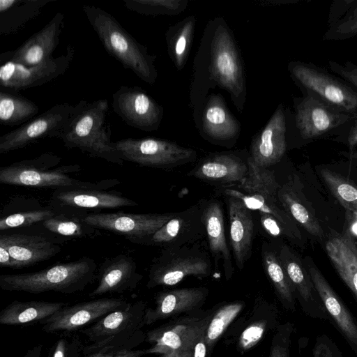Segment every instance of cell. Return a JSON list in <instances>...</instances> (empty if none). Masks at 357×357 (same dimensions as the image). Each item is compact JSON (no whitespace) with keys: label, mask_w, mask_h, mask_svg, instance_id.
<instances>
[{"label":"cell","mask_w":357,"mask_h":357,"mask_svg":"<svg viewBox=\"0 0 357 357\" xmlns=\"http://www.w3.org/2000/svg\"><path fill=\"white\" fill-rule=\"evenodd\" d=\"M204 336L196 344L194 349L193 357L206 356L207 345L205 342Z\"/></svg>","instance_id":"9f6ffc18"},{"label":"cell","mask_w":357,"mask_h":357,"mask_svg":"<svg viewBox=\"0 0 357 357\" xmlns=\"http://www.w3.org/2000/svg\"><path fill=\"white\" fill-rule=\"evenodd\" d=\"M278 199L285 211L309 234L322 237L324 232L312 210L304 201L303 195L294 181L280 185Z\"/></svg>","instance_id":"4dcf8cb0"},{"label":"cell","mask_w":357,"mask_h":357,"mask_svg":"<svg viewBox=\"0 0 357 357\" xmlns=\"http://www.w3.org/2000/svg\"><path fill=\"white\" fill-rule=\"evenodd\" d=\"M212 272L210 254L199 243L162 248L150 266L147 287L173 286L188 276L206 278Z\"/></svg>","instance_id":"52a82bcc"},{"label":"cell","mask_w":357,"mask_h":357,"mask_svg":"<svg viewBox=\"0 0 357 357\" xmlns=\"http://www.w3.org/2000/svg\"><path fill=\"white\" fill-rule=\"evenodd\" d=\"M356 0H335L331 4L327 20L329 27L341 20L351 9Z\"/></svg>","instance_id":"816d5d0a"},{"label":"cell","mask_w":357,"mask_h":357,"mask_svg":"<svg viewBox=\"0 0 357 357\" xmlns=\"http://www.w3.org/2000/svg\"><path fill=\"white\" fill-rule=\"evenodd\" d=\"M74 55V47L68 45L66 54L36 65L26 66L13 61L3 63L0 66L1 87L16 92L45 84L66 72Z\"/></svg>","instance_id":"4fadbf2b"},{"label":"cell","mask_w":357,"mask_h":357,"mask_svg":"<svg viewBox=\"0 0 357 357\" xmlns=\"http://www.w3.org/2000/svg\"><path fill=\"white\" fill-rule=\"evenodd\" d=\"M109 103L107 99L80 100L59 134L64 146L78 149L89 156L123 165V160L111 139Z\"/></svg>","instance_id":"7a4b0ae2"},{"label":"cell","mask_w":357,"mask_h":357,"mask_svg":"<svg viewBox=\"0 0 357 357\" xmlns=\"http://www.w3.org/2000/svg\"><path fill=\"white\" fill-rule=\"evenodd\" d=\"M43 345L37 344L28 350L24 357H41Z\"/></svg>","instance_id":"6f0895ef"},{"label":"cell","mask_w":357,"mask_h":357,"mask_svg":"<svg viewBox=\"0 0 357 357\" xmlns=\"http://www.w3.org/2000/svg\"><path fill=\"white\" fill-rule=\"evenodd\" d=\"M199 202L202 210L209 254L216 267L221 264L225 278L229 280L234 273L235 266L226 236L222 203L215 198L202 199Z\"/></svg>","instance_id":"603a6c76"},{"label":"cell","mask_w":357,"mask_h":357,"mask_svg":"<svg viewBox=\"0 0 357 357\" xmlns=\"http://www.w3.org/2000/svg\"><path fill=\"white\" fill-rule=\"evenodd\" d=\"M357 36V0L348 13L333 25L327 27L322 40H344Z\"/></svg>","instance_id":"b9f144b4"},{"label":"cell","mask_w":357,"mask_h":357,"mask_svg":"<svg viewBox=\"0 0 357 357\" xmlns=\"http://www.w3.org/2000/svg\"><path fill=\"white\" fill-rule=\"evenodd\" d=\"M74 105L56 104L17 128L0 137V153L24 148L44 138H58Z\"/></svg>","instance_id":"8fae6325"},{"label":"cell","mask_w":357,"mask_h":357,"mask_svg":"<svg viewBox=\"0 0 357 357\" xmlns=\"http://www.w3.org/2000/svg\"><path fill=\"white\" fill-rule=\"evenodd\" d=\"M142 278L134 259L123 254L119 255L107 259L102 264L98 285L89 296L131 291L136 288Z\"/></svg>","instance_id":"83f0119b"},{"label":"cell","mask_w":357,"mask_h":357,"mask_svg":"<svg viewBox=\"0 0 357 357\" xmlns=\"http://www.w3.org/2000/svg\"><path fill=\"white\" fill-rule=\"evenodd\" d=\"M0 265L1 267H10L14 268L24 267L22 263L14 259L8 251L1 245H0Z\"/></svg>","instance_id":"db71d44e"},{"label":"cell","mask_w":357,"mask_h":357,"mask_svg":"<svg viewBox=\"0 0 357 357\" xmlns=\"http://www.w3.org/2000/svg\"><path fill=\"white\" fill-rule=\"evenodd\" d=\"M266 327V323L264 321L250 324L240 336L239 348L243 351H246L257 344L263 337Z\"/></svg>","instance_id":"7dc6e473"},{"label":"cell","mask_w":357,"mask_h":357,"mask_svg":"<svg viewBox=\"0 0 357 357\" xmlns=\"http://www.w3.org/2000/svg\"><path fill=\"white\" fill-rule=\"evenodd\" d=\"M62 204L84 208H116L137 203L121 195L98 190H66L56 195Z\"/></svg>","instance_id":"e575fe53"},{"label":"cell","mask_w":357,"mask_h":357,"mask_svg":"<svg viewBox=\"0 0 357 357\" xmlns=\"http://www.w3.org/2000/svg\"><path fill=\"white\" fill-rule=\"evenodd\" d=\"M97 356H98V354H93L85 356V357H97Z\"/></svg>","instance_id":"91938a15"},{"label":"cell","mask_w":357,"mask_h":357,"mask_svg":"<svg viewBox=\"0 0 357 357\" xmlns=\"http://www.w3.org/2000/svg\"><path fill=\"white\" fill-rule=\"evenodd\" d=\"M64 17L63 13H56L46 25L16 50L1 54V63L13 61L30 66L52 58L59 43Z\"/></svg>","instance_id":"7402d4cb"},{"label":"cell","mask_w":357,"mask_h":357,"mask_svg":"<svg viewBox=\"0 0 357 357\" xmlns=\"http://www.w3.org/2000/svg\"><path fill=\"white\" fill-rule=\"evenodd\" d=\"M208 290L204 287L175 289L159 292L155 299V306L146 309L144 323L149 325L158 321L189 312L201 306L205 301Z\"/></svg>","instance_id":"4316f807"},{"label":"cell","mask_w":357,"mask_h":357,"mask_svg":"<svg viewBox=\"0 0 357 357\" xmlns=\"http://www.w3.org/2000/svg\"><path fill=\"white\" fill-rule=\"evenodd\" d=\"M65 306L66 303L62 302L15 301L1 311L0 324L17 326L40 323Z\"/></svg>","instance_id":"836d02e7"},{"label":"cell","mask_w":357,"mask_h":357,"mask_svg":"<svg viewBox=\"0 0 357 357\" xmlns=\"http://www.w3.org/2000/svg\"><path fill=\"white\" fill-rule=\"evenodd\" d=\"M0 245L25 266L47 260L61 251V248L44 237L26 234H2Z\"/></svg>","instance_id":"f1b7e54d"},{"label":"cell","mask_w":357,"mask_h":357,"mask_svg":"<svg viewBox=\"0 0 357 357\" xmlns=\"http://www.w3.org/2000/svg\"><path fill=\"white\" fill-rule=\"evenodd\" d=\"M353 215H354L355 218L357 219V213Z\"/></svg>","instance_id":"94428289"},{"label":"cell","mask_w":357,"mask_h":357,"mask_svg":"<svg viewBox=\"0 0 357 357\" xmlns=\"http://www.w3.org/2000/svg\"><path fill=\"white\" fill-rule=\"evenodd\" d=\"M243 307L242 303L233 302L218 309L211 317L206 331L204 337L207 347L214 344Z\"/></svg>","instance_id":"60d3db41"},{"label":"cell","mask_w":357,"mask_h":357,"mask_svg":"<svg viewBox=\"0 0 357 357\" xmlns=\"http://www.w3.org/2000/svg\"><path fill=\"white\" fill-rule=\"evenodd\" d=\"M244 151L212 153L202 158L187 174L218 187L241 183L248 173V154Z\"/></svg>","instance_id":"ac0fdd59"},{"label":"cell","mask_w":357,"mask_h":357,"mask_svg":"<svg viewBox=\"0 0 357 357\" xmlns=\"http://www.w3.org/2000/svg\"><path fill=\"white\" fill-rule=\"evenodd\" d=\"M176 213H95L86 215L84 222L91 227L123 235L132 242L149 245L153 235L173 218Z\"/></svg>","instance_id":"5bb4252c"},{"label":"cell","mask_w":357,"mask_h":357,"mask_svg":"<svg viewBox=\"0 0 357 357\" xmlns=\"http://www.w3.org/2000/svg\"><path fill=\"white\" fill-rule=\"evenodd\" d=\"M326 251L357 303V245L355 241L349 233L335 235L326 242Z\"/></svg>","instance_id":"f546056e"},{"label":"cell","mask_w":357,"mask_h":357,"mask_svg":"<svg viewBox=\"0 0 357 357\" xmlns=\"http://www.w3.org/2000/svg\"><path fill=\"white\" fill-rule=\"evenodd\" d=\"M287 69L303 94L312 95L339 111L357 116V91L343 79L311 62L291 61Z\"/></svg>","instance_id":"8992f818"},{"label":"cell","mask_w":357,"mask_h":357,"mask_svg":"<svg viewBox=\"0 0 357 357\" xmlns=\"http://www.w3.org/2000/svg\"><path fill=\"white\" fill-rule=\"evenodd\" d=\"M348 155L351 159L357 160V144L352 151H349Z\"/></svg>","instance_id":"680465c9"},{"label":"cell","mask_w":357,"mask_h":357,"mask_svg":"<svg viewBox=\"0 0 357 357\" xmlns=\"http://www.w3.org/2000/svg\"><path fill=\"white\" fill-rule=\"evenodd\" d=\"M312 282L327 311L330 320L357 355V320L331 287L310 257L305 260Z\"/></svg>","instance_id":"d4e9b609"},{"label":"cell","mask_w":357,"mask_h":357,"mask_svg":"<svg viewBox=\"0 0 357 357\" xmlns=\"http://www.w3.org/2000/svg\"><path fill=\"white\" fill-rule=\"evenodd\" d=\"M146 309V304L142 301L128 303L125 307L104 316L91 326L81 329L80 332L90 342H95L139 331L145 325L144 317Z\"/></svg>","instance_id":"484cf974"},{"label":"cell","mask_w":357,"mask_h":357,"mask_svg":"<svg viewBox=\"0 0 357 357\" xmlns=\"http://www.w3.org/2000/svg\"><path fill=\"white\" fill-rule=\"evenodd\" d=\"M295 130L303 140H312L331 133L356 117L339 111L308 94L294 98Z\"/></svg>","instance_id":"30bf717a"},{"label":"cell","mask_w":357,"mask_h":357,"mask_svg":"<svg viewBox=\"0 0 357 357\" xmlns=\"http://www.w3.org/2000/svg\"><path fill=\"white\" fill-rule=\"evenodd\" d=\"M212 315L202 319H184L176 324L155 328L146 334L152 347L146 354L161 357H193L194 349L205 335Z\"/></svg>","instance_id":"7c38bea8"},{"label":"cell","mask_w":357,"mask_h":357,"mask_svg":"<svg viewBox=\"0 0 357 357\" xmlns=\"http://www.w3.org/2000/svg\"><path fill=\"white\" fill-rule=\"evenodd\" d=\"M86 17L106 52L123 68L153 85L158 78L155 56L139 43L109 13L93 5L82 6Z\"/></svg>","instance_id":"3957f363"},{"label":"cell","mask_w":357,"mask_h":357,"mask_svg":"<svg viewBox=\"0 0 357 357\" xmlns=\"http://www.w3.org/2000/svg\"><path fill=\"white\" fill-rule=\"evenodd\" d=\"M96 271L95 261L83 257L36 272L1 275L0 287L5 291L31 294L52 291L73 294L84 289L95 279Z\"/></svg>","instance_id":"5b68a950"},{"label":"cell","mask_w":357,"mask_h":357,"mask_svg":"<svg viewBox=\"0 0 357 357\" xmlns=\"http://www.w3.org/2000/svg\"><path fill=\"white\" fill-rule=\"evenodd\" d=\"M60 160L61 158L56 155L44 153L32 160L2 167L0 168V183L38 188L68 187L81 184L82 182L66 174L78 169L77 165L49 169Z\"/></svg>","instance_id":"9c48e42d"},{"label":"cell","mask_w":357,"mask_h":357,"mask_svg":"<svg viewBox=\"0 0 357 357\" xmlns=\"http://www.w3.org/2000/svg\"><path fill=\"white\" fill-rule=\"evenodd\" d=\"M196 19L190 15L171 26L165 33L167 52L178 70L183 69L193 42Z\"/></svg>","instance_id":"d590c367"},{"label":"cell","mask_w":357,"mask_h":357,"mask_svg":"<svg viewBox=\"0 0 357 357\" xmlns=\"http://www.w3.org/2000/svg\"><path fill=\"white\" fill-rule=\"evenodd\" d=\"M261 256L264 273L271 281L280 301L286 309L295 311V292L280 261L278 247L272 242L264 241L261 248Z\"/></svg>","instance_id":"d6a6232c"},{"label":"cell","mask_w":357,"mask_h":357,"mask_svg":"<svg viewBox=\"0 0 357 357\" xmlns=\"http://www.w3.org/2000/svg\"><path fill=\"white\" fill-rule=\"evenodd\" d=\"M128 303L122 298H102L65 306L42 321L41 329L48 333H69L82 329L84 326L97 321Z\"/></svg>","instance_id":"2e32d148"},{"label":"cell","mask_w":357,"mask_h":357,"mask_svg":"<svg viewBox=\"0 0 357 357\" xmlns=\"http://www.w3.org/2000/svg\"><path fill=\"white\" fill-rule=\"evenodd\" d=\"M287 111L280 103L266 126L253 136L249 155L258 166L269 168L278 163L287 151Z\"/></svg>","instance_id":"ffe728a7"},{"label":"cell","mask_w":357,"mask_h":357,"mask_svg":"<svg viewBox=\"0 0 357 357\" xmlns=\"http://www.w3.org/2000/svg\"><path fill=\"white\" fill-rule=\"evenodd\" d=\"M83 347L77 335H64L52 347L49 357H80Z\"/></svg>","instance_id":"ee69618b"},{"label":"cell","mask_w":357,"mask_h":357,"mask_svg":"<svg viewBox=\"0 0 357 357\" xmlns=\"http://www.w3.org/2000/svg\"><path fill=\"white\" fill-rule=\"evenodd\" d=\"M319 173L329 190L343 207L352 214L357 213V187L336 172L321 168Z\"/></svg>","instance_id":"74e56055"},{"label":"cell","mask_w":357,"mask_h":357,"mask_svg":"<svg viewBox=\"0 0 357 357\" xmlns=\"http://www.w3.org/2000/svg\"><path fill=\"white\" fill-rule=\"evenodd\" d=\"M55 0H0V35L17 33Z\"/></svg>","instance_id":"1f68e13d"},{"label":"cell","mask_w":357,"mask_h":357,"mask_svg":"<svg viewBox=\"0 0 357 357\" xmlns=\"http://www.w3.org/2000/svg\"><path fill=\"white\" fill-rule=\"evenodd\" d=\"M49 231L66 236H81L84 234L82 225L77 222L53 216L43 222Z\"/></svg>","instance_id":"bcb514c9"},{"label":"cell","mask_w":357,"mask_h":357,"mask_svg":"<svg viewBox=\"0 0 357 357\" xmlns=\"http://www.w3.org/2000/svg\"><path fill=\"white\" fill-rule=\"evenodd\" d=\"M228 213L229 245L235 266L242 271L252 255L256 225L252 211L239 199L223 197Z\"/></svg>","instance_id":"cb8c5ba5"},{"label":"cell","mask_w":357,"mask_h":357,"mask_svg":"<svg viewBox=\"0 0 357 357\" xmlns=\"http://www.w3.org/2000/svg\"><path fill=\"white\" fill-rule=\"evenodd\" d=\"M278 252L303 311L311 318L330 319L305 266L295 251L282 243L278 247Z\"/></svg>","instance_id":"d6986e66"},{"label":"cell","mask_w":357,"mask_h":357,"mask_svg":"<svg viewBox=\"0 0 357 357\" xmlns=\"http://www.w3.org/2000/svg\"><path fill=\"white\" fill-rule=\"evenodd\" d=\"M39 107L20 94L0 91V123L3 126H22L35 117Z\"/></svg>","instance_id":"8d00e7d4"},{"label":"cell","mask_w":357,"mask_h":357,"mask_svg":"<svg viewBox=\"0 0 357 357\" xmlns=\"http://www.w3.org/2000/svg\"><path fill=\"white\" fill-rule=\"evenodd\" d=\"M259 222L264 231L273 238L285 237L288 236L282 225L272 215L258 213Z\"/></svg>","instance_id":"f907efd6"},{"label":"cell","mask_w":357,"mask_h":357,"mask_svg":"<svg viewBox=\"0 0 357 357\" xmlns=\"http://www.w3.org/2000/svg\"><path fill=\"white\" fill-rule=\"evenodd\" d=\"M248 173L240 183L218 187L215 192L222 197H234L241 200L252 211L273 216L284 227L288 240L300 245L302 234L297 223L285 211L278 199L280 184L274 172L268 168L257 165L250 158L248 159Z\"/></svg>","instance_id":"277c9868"},{"label":"cell","mask_w":357,"mask_h":357,"mask_svg":"<svg viewBox=\"0 0 357 357\" xmlns=\"http://www.w3.org/2000/svg\"><path fill=\"white\" fill-rule=\"evenodd\" d=\"M54 215L51 210L47 209L14 213L0 220V230L30 226L38 222H44Z\"/></svg>","instance_id":"7bdbcfd3"},{"label":"cell","mask_w":357,"mask_h":357,"mask_svg":"<svg viewBox=\"0 0 357 357\" xmlns=\"http://www.w3.org/2000/svg\"><path fill=\"white\" fill-rule=\"evenodd\" d=\"M335 134L337 135L335 139L343 142L350 151H352L357 144V116L340 128Z\"/></svg>","instance_id":"681fc988"},{"label":"cell","mask_w":357,"mask_h":357,"mask_svg":"<svg viewBox=\"0 0 357 357\" xmlns=\"http://www.w3.org/2000/svg\"><path fill=\"white\" fill-rule=\"evenodd\" d=\"M141 330L108 337L84 345L82 354L85 356L93 354H106L121 351L134 350L144 340Z\"/></svg>","instance_id":"ab89813d"},{"label":"cell","mask_w":357,"mask_h":357,"mask_svg":"<svg viewBox=\"0 0 357 357\" xmlns=\"http://www.w3.org/2000/svg\"><path fill=\"white\" fill-rule=\"evenodd\" d=\"M328 67L333 73L337 74L357 91V64L348 61L339 63L330 60Z\"/></svg>","instance_id":"c3c4849f"},{"label":"cell","mask_w":357,"mask_h":357,"mask_svg":"<svg viewBox=\"0 0 357 357\" xmlns=\"http://www.w3.org/2000/svg\"><path fill=\"white\" fill-rule=\"evenodd\" d=\"M146 354L145 350L121 351L106 354H98L97 357H142Z\"/></svg>","instance_id":"11a10c76"},{"label":"cell","mask_w":357,"mask_h":357,"mask_svg":"<svg viewBox=\"0 0 357 357\" xmlns=\"http://www.w3.org/2000/svg\"><path fill=\"white\" fill-rule=\"evenodd\" d=\"M190 93L196 124L211 89L227 91L239 113L247 96L243 62L232 31L223 17L210 20L204 29L193 63Z\"/></svg>","instance_id":"6da1fadb"},{"label":"cell","mask_w":357,"mask_h":357,"mask_svg":"<svg viewBox=\"0 0 357 357\" xmlns=\"http://www.w3.org/2000/svg\"><path fill=\"white\" fill-rule=\"evenodd\" d=\"M314 357H342L335 344L326 335L317 338L313 349Z\"/></svg>","instance_id":"f5cc1de1"},{"label":"cell","mask_w":357,"mask_h":357,"mask_svg":"<svg viewBox=\"0 0 357 357\" xmlns=\"http://www.w3.org/2000/svg\"><path fill=\"white\" fill-rule=\"evenodd\" d=\"M206 238V229L199 202L178 211L151 237L149 245L162 248L199 243Z\"/></svg>","instance_id":"44dd1931"},{"label":"cell","mask_w":357,"mask_h":357,"mask_svg":"<svg viewBox=\"0 0 357 357\" xmlns=\"http://www.w3.org/2000/svg\"><path fill=\"white\" fill-rule=\"evenodd\" d=\"M113 111L129 126L142 131L157 130L164 108L141 87L121 86L113 94Z\"/></svg>","instance_id":"9a60e30c"},{"label":"cell","mask_w":357,"mask_h":357,"mask_svg":"<svg viewBox=\"0 0 357 357\" xmlns=\"http://www.w3.org/2000/svg\"><path fill=\"white\" fill-rule=\"evenodd\" d=\"M202 137L211 144L231 147L237 142L241 125L220 93H208L195 124Z\"/></svg>","instance_id":"e0dca14e"},{"label":"cell","mask_w":357,"mask_h":357,"mask_svg":"<svg viewBox=\"0 0 357 357\" xmlns=\"http://www.w3.org/2000/svg\"><path fill=\"white\" fill-rule=\"evenodd\" d=\"M125 7L138 14L149 16L175 15L188 6L187 0H123Z\"/></svg>","instance_id":"f35d334b"},{"label":"cell","mask_w":357,"mask_h":357,"mask_svg":"<svg viewBox=\"0 0 357 357\" xmlns=\"http://www.w3.org/2000/svg\"><path fill=\"white\" fill-rule=\"evenodd\" d=\"M293 326L287 323L278 328L273 339L270 357H290L291 336Z\"/></svg>","instance_id":"f6af8a7d"},{"label":"cell","mask_w":357,"mask_h":357,"mask_svg":"<svg viewBox=\"0 0 357 357\" xmlns=\"http://www.w3.org/2000/svg\"><path fill=\"white\" fill-rule=\"evenodd\" d=\"M113 145L123 160L149 167L172 169L197 158L194 149L163 139L128 137L114 142Z\"/></svg>","instance_id":"ba28073f"}]
</instances>
